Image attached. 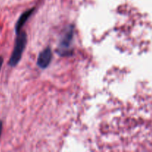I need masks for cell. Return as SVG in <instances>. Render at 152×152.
Wrapping results in <instances>:
<instances>
[{
    "mask_svg": "<svg viewBox=\"0 0 152 152\" xmlns=\"http://www.w3.org/2000/svg\"><path fill=\"white\" fill-rule=\"evenodd\" d=\"M74 33V26L68 25V28H65L63 34H62L57 48V52L60 56H66L71 55Z\"/></svg>",
    "mask_w": 152,
    "mask_h": 152,
    "instance_id": "6da1fadb",
    "label": "cell"
},
{
    "mask_svg": "<svg viewBox=\"0 0 152 152\" xmlns=\"http://www.w3.org/2000/svg\"><path fill=\"white\" fill-rule=\"evenodd\" d=\"M27 44V35L25 32H19L17 34V38L16 39L14 48L9 60V65L14 67L19 63L22 58V53Z\"/></svg>",
    "mask_w": 152,
    "mask_h": 152,
    "instance_id": "7a4b0ae2",
    "label": "cell"
},
{
    "mask_svg": "<svg viewBox=\"0 0 152 152\" xmlns=\"http://www.w3.org/2000/svg\"><path fill=\"white\" fill-rule=\"evenodd\" d=\"M52 59V52L50 48L44 49L39 53L37 59V65L42 69H45L50 65Z\"/></svg>",
    "mask_w": 152,
    "mask_h": 152,
    "instance_id": "3957f363",
    "label": "cell"
},
{
    "mask_svg": "<svg viewBox=\"0 0 152 152\" xmlns=\"http://www.w3.org/2000/svg\"><path fill=\"white\" fill-rule=\"evenodd\" d=\"M34 11V8H31L30 10H26L25 12H24L22 15H21L20 17L18 19L17 22L16 24V28H15V31H16V34H19L21 31V29L23 27V25H25V22H27V20L28 19V18L31 16V14L33 13V12Z\"/></svg>",
    "mask_w": 152,
    "mask_h": 152,
    "instance_id": "277c9868",
    "label": "cell"
},
{
    "mask_svg": "<svg viewBox=\"0 0 152 152\" xmlns=\"http://www.w3.org/2000/svg\"><path fill=\"white\" fill-rule=\"evenodd\" d=\"M3 62H4V59H3V57H2V56H0V70H1V66H2Z\"/></svg>",
    "mask_w": 152,
    "mask_h": 152,
    "instance_id": "5b68a950",
    "label": "cell"
},
{
    "mask_svg": "<svg viewBox=\"0 0 152 152\" xmlns=\"http://www.w3.org/2000/svg\"><path fill=\"white\" fill-rule=\"evenodd\" d=\"M1 132H2V122L0 121V137H1Z\"/></svg>",
    "mask_w": 152,
    "mask_h": 152,
    "instance_id": "8992f818",
    "label": "cell"
}]
</instances>
